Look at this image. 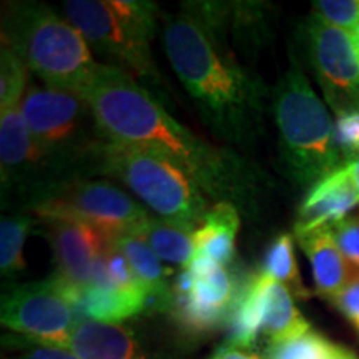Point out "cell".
Instances as JSON below:
<instances>
[{"label":"cell","instance_id":"23","mask_svg":"<svg viewBox=\"0 0 359 359\" xmlns=\"http://www.w3.org/2000/svg\"><path fill=\"white\" fill-rule=\"evenodd\" d=\"M262 273L286 286L293 296H298V298L308 296V291L299 276L298 264H296L293 238L288 233H281L269 246Z\"/></svg>","mask_w":359,"mask_h":359},{"label":"cell","instance_id":"29","mask_svg":"<svg viewBox=\"0 0 359 359\" xmlns=\"http://www.w3.org/2000/svg\"><path fill=\"white\" fill-rule=\"evenodd\" d=\"M331 230L353 275L359 273V215H348L341 222L331 224Z\"/></svg>","mask_w":359,"mask_h":359},{"label":"cell","instance_id":"4","mask_svg":"<svg viewBox=\"0 0 359 359\" xmlns=\"http://www.w3.org/2000/svg\"><path fill=\"white\" fill-rule=\"evenodd\" d=\"M273 114L283 163L294 183L313 187L346 165L336 147L334 125L325 103L296 64L276 85Z\"/></svg>","mask_w":359,"mask_h":359},{"label":"cell","instance_id":"6","mask_svg":"<svg viewBox=\"0 0 359 359\" xmlns=\"http://www.w3.org/2000/svg\"><path fill=\"white\" fill-rule=\"evenodd\" d=\"M29 132L64 183L77 170L92 172L105 138L88 103L77 93L30 85L20 102Z\"/></svg>","mask_w":359,"mask_h":359},{"label":"cell","instance_id":"22","mask_svg":"<svg viewBox=\"0 0 359 359\" xmlns=\"http://www.w3.org/2000/svg\"><path fill=\"white\" fill-rule=\"evenodd\" d=\"M147 309L145 296L130 294L120 290L88 288L79 299L75 313L77 321L93 320L110 325H120L135 314Z\"/></svg>","mask_w":359,"mask_h":359},{"label":"cell","instance_id":"8","mask_svg":"<svg viewBox=\"0 0 359 359\" xmlns=\"http://www.w3.org/2000/svg\"><path fill=\"white\" fill-rule=\"evenodd\" d=\"M42 219L79 222L95 228L107 238L138 233L150 215L118 187L105 180H70L62 183L32 205Z\"/></svg>","mask_w":359,"mask_h":359},{"label":"cell","instance_id":"21","mask_svg":"<svg viewBox=\"0 0 359 359\" xmlns=\"http://www.w3.org/2000/svg\"><path fill=\"white\" fill-rule=\"evenodd\" d=\"M195 228L170 219L150 217L138 235L145 238L150 248L160 259L187 268L196 257Z\"/></svg>","mask_w":359,"mask_h":359},{"label":"cell","instance_id":"13","mask_svg":"<svg viewBox=\"0 0 359 359\" xmlns=\"http://www.w3.org/2000/svg\"><path fill=\"white\" fill-rule=\"evenodd\" d=\"M55 253L57 271L53 276L64 285L77 306L79 299L90 288L93 264L105 250L109 238L95 228L65 219H42Z\"/></svg>","mask_w":359,"mask_h":359},{"label":"cell","instance_id":"17","mask_svg":"<svg viewBox=\"0 0 359 359\" xmlns=\"http://www.w3.org/2000/svg\"><path fill=\"white\" fill-rule=\"evenodd\" d=\"M128 259L135 276L147 293V309L172 311L173 288H170L160 258L138 233H122L110 238Z\"/></svg>","mask_w":359,"mask_h":359},{"label":"cell","instance_id":"5","mask_svg":"<svg viewBox=\"0 0 359 359\" xmlns=\"http://www.w3.org/2000/svg\"><path fill=\"white\" fill-rule=\"evenodd\" d=\"M92 173L120 180L158 218L198 228L212 208L208 196L167 156L145 148L105 142L98 151Z\"/></svg>","mask_w":359,"mask_h":359},{"label":"cell","instance_id":"7","mask_svg":"<svg viewBox=\"0 0 359 359\" xmlns=\"http://www.w3.org/2000/svg\"><path fill=\"white\" fill-rule=\"evenodd\" d=\"M67 19L107 65L127 72L133 79H158L151 37L155 11L151 2L137 0H69Z\"/></svg>","mask_w":359,"mask_h":359},{"label":"cell","instance_id":"33","mask_svg":"<svg viewBox=\"0 0 359 359\" xmlns=\"http://www.w3.org/2000/svg\"><path fill=\"white\" fill-rule=\"evenodd\" d=\"M327 359H359V358L353 351H349L348 348L336 344L333 353H331V356Z\"/></svg>","mask_w":359,"mask_h":359},{"label":"cell","instance_id":"10","mask_svg":"<svg viewBox=\"0 0 359 359\" xmlns=\"http://www.w3.org/2000/svg\"><path fill=\"white\" fill-rule=\"evenodd\" d=\"M304 39L314 75L331 110L336 115L359 110V50L353 35L314 15L304 27Z\"/></svg>","mask_w":359,"mask_h":359},{"label":"cell","instance_id":"31","mask_svg":"<svg viewBox=\"0 0 359 359\" xmlns=\"http://www.w3.org/2000/svg\"><path fill=\"white\" fill-rule=\"evenodd\" d=\"M24 359H79V358L75 356V354H72L70 351H67V349L34 344V348H30L29 351H27Z\"/></svg>","mask_w":359,"mask_h":359},{"label":"cell","instance_id":"15","mask_svg":"<svg viewBox=\"0 0 359 359\" xmlns=\"http://www.w3.org/2000/svg\"><path fill=\"white\" fill-rule=\"evenodd\" d=\"M67 351L79 359H148L132 331L93 320L77 321Z\"/></svg>","mask_w":359,"mask_h":359},{"label":"cell","instance_id":"3","mask_svg":"<svg viewBox=\"0 0 359 359\" xmlns=\"http://www.w3.org/2000/svg\"><path fill=\"white\" fill-rule=\"evenodd\" d=\"M2 40L47 87L77 95L85 92L100 65L83 35L43 4L8 6Z\"/></svg>","mask_w":359,"mask_h":359},{"label":"cell","instance_id":"14","mask_svg":"<svg viewBox=\"0 0 359 359\" xmlns=\"http://www.w3.org/2000/svg\"><path fill=\"white\" fill-rule=\"evenodd\" d=\"M359 205V188L354 182L349 165L336 170L320 180L299 206L294 224L296 236H304L323 226L341 222L354 206Z\"/></svg>","mask_w":359,"mask_h":359},{"label":"cell","instance_id":"20","mask_svg":"<svg viewBox=\"0 0 359 359\" xmlns=\"http://www.w3.org/2000/svg\"><path fill=\"white\" fill-rule=\"evenodd\" d=\"M263 288L262 273H257L245 283L240 293L235 296L228 327H230V346L246 349L257 343L262 333L263 314Z\"/></svg>","mask_w":359,"mask_h":359},{"label":"cell","instance_id":"24","mask_svg":"<svg viewBox=\"0 0 359 359\" xmlns=\"http://www.w3.org/2000/svg\"><path fill=\"white\" fill-rule=\"evenodd\" d=\"M29 217H8L0 222V271L12 278L25 269L24 245L32 228Z\"/></svg>","mask_w":359,"mask_h":359},{"label":"cell","instance_id":"34","mask_svg":"<svg viewBox=\"0 0 359 359\" xmlns=\"http://www.w3.org/2000/svg\"><path fill=\"white\" fill-rule=\"evenodd\" d=\"M349 165V170H351V175L354 178V182H356V185L359 188V160L358 161H353V163H348Z\"/></svg>","mask_w":359,"mask_h":359},{"label":"cell","instance_id":"18","mask_svg":"<svg viewBox=\"0 0 359 359\" xmlns=\"http://www.w3.org/2000/svg\"><path fill=\"white\" fill-rule=\"evenodd\" d=\"M262 276L264 280L262 334L268 344L283 343L308 333L311 326L296 308L291 291L264 273Z\"/></svg>","mask_w":359,"mask_h":359},{"label":"cell","instance_id":"25","mask_svg":"<svg viewBox=\"0 0 359 359\" xmlns=\"http://www.w3.org/2000/svg\"><path fill=\"white\" fill-rule=\"evenodd\" d=\"M27 67L11 47L0 50V110L20 107L27 92Z\"/></svg>","mask_w":359,"mask_h":359},{"label":"cell","instance_id":"30","mask_svg":"<svg viewBox=\"0 0 359 359\" xmlns=\"http://www.w3.org/2000/svg\"><path fill=\"white\" fill-rule=\"evenodd\" d=\"M331 303H333L359 331V273H354L351 280L346 283V286L331 299Z\"/></svg>","mask_w":359,"mask_h":359},{"label":"cell","instance_id":"1","mask_svg":"<svg viewBox=\"0 0 359 359\" xmlns=\"http://www.w3.org/2000/svg\"><path fill=\"white\" fill-rule=\"evenodd\" d=\"M80 97L92 109L105 142L167 156L217 203L250 200L253 182L243 161L196 137L127 72L100 64Z\"/></svg>","mask_w":359,"mask_h":359},{"label":"cell","instance_id":"32","mask_svg":"<svg viewBox=\"0 0 359 359\" xmlns=\"http://www.w3.org/2000/svg\"><path fill=\"white\" fill-rule=\"evenodd\" d=\"M212 359H262L257 354L243 351L240 348H233V346H224L222 349H218L217 354Z\"/></svg>","mask_w":359,"mask_h":359},{"label":"cell","instance_id":"9","mask_svg":"<svg viewBox=\"0 0 359 359\" xmlns=\"http://www.w3.org/2000/svg\"><path fill=\"white\" fill-rule=\"evenodd\" d=\"M75 303L55 276L8 291L2 299L0 320L8 330L42 346L67 349L77 325Z\"/></svg>","mask_w":359,"mask_h":359},{"label":"cell","instance_id":"26","mask_svg":"<svg viewBox=\"0 0 359 359\" xmlns=\"http://www.w3.org/2000/svg\"><path fill=\"white\" fill-rule=\"evenodd\" d=\"M334 346L325 336L309 330L294 339L268 344L266 359H327Z\"/></svg>","mask_w":359,"mask_h":359},{"label":"cell","instance_id":"19","mask_svg":"<svg viewBox=\"0 0 359 359\" xmlns=\"http://www.w3.org/2000/svg\"><path fill=\"white\" fill-rule=\"evenodd\" d=\"M240 230V215L230 201L215 203L205 222L195 231L196 253L226 268L235 258V241Z\"/></svg>","mask_w":359,"mask_h":359},{"label":"cell","instance_id":"28","mask_svg":"<svg viewBox=\"0 0 359 359\" xmlns=\"http://www.w3.org/2000/svg\"><path fill=\"white\" fill-rule=\"evenodd\" d=\"M334 142L344 163L359 160V110H348L336 115Z\"/></svg>","mask_w":359,"mask_h":359},{"label":"cell","instance_id":"11","mask_svg":"<svg viewBox=\"0 0 359 359\" xmlns=\"http://www.w3.org/2000/svg\"><path fill=\"white\" fill-rule=\"evenodd\" d=\"M235 296L226 268L196 253L173 286L172 311L183 330L206 334L228 323Z\"/></svg>","mask_w":359,"mask_h":359},{"label":"cell","instance_id":"2","mask_svg":"<svg viewBox=\"0 0 359 359\" xmlns=\"http://www.w3.org/2000/svg\"><path fill=\"white\" fill-rule=\"evenodd\" d=\"M163 43L208 128L231 145L250 147L262 132L263 87L219 42L217 27L196 12L170 15Z\"/></svg>","mask_w":359,"mask_h":359},{"label":"cell","instance_id":"35","mask_svg":"<svg viewBox=\"0 0 359 359\" xmlns=\"http://www.w3.org/2000/svg\"><path fill=\"white\" fill-rule=\"evenodd\" d=\"M354 40H356V45H358V50H359V32L354 35Z\"/></svg>","mask_w":359,"mask_h":359},{"label":"cell","instance_id":"27","mask_svg":"<svg viewBox=\"0 0 359 359\" xmlns=\"http://www.w3.org/2000/svg\"><path fill=\"white\" fill-rule=\"evenodd\" d=\"M313 11L321 20L346 30L353 37L359 32V0H316Z\"/></svg>","mask_w":359,"mask_h":359},{"label":"cell","instance_id":"16","mask_svg":"<svg viewBox=\"0 0 359 359\" xmlns=\"http://www.w3.org/2000/svg\"><path fill=\"white\" fill-rule=\"evenodd\" d=\"M298 240L311 264L316 293L331 302L353 276L333 230L331 226H323L320 230L299 236Z\"/></svg>","mask_w":359,"mask_h":359},{"label":"cell","instance_id":"12","mask_svg":"<svg viewBox=\"0 0 359 359\" xmlns=\"http://www.w3.org/2000/svg\"><path fill=\"white\" fill-rule=\"evenodd\" d=\"M0 165L2 185L19 187L39 193V198L62 185L53 168L29 132L20 107L0 110Z\"/></svg>","mask_w":359,"mask_h":359}]
</instances>
